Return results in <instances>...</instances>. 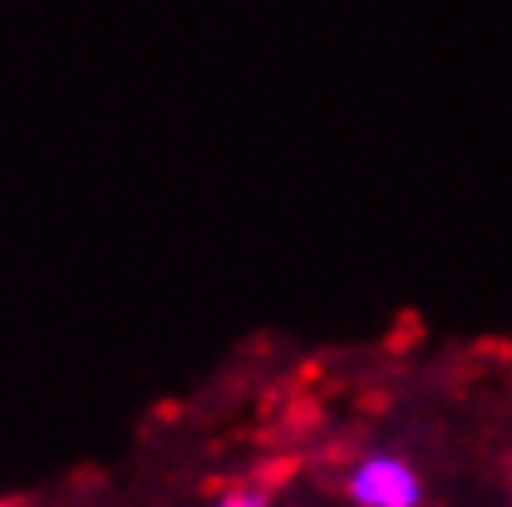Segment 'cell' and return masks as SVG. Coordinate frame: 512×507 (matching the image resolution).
<instances>
[{"mask_svg": "<svg viewBox=\"0 0 512 507\" xmlns=\"http://www.w3.org/2000/svg\"><path fill=\"white\" fill-rule=\"evenodd\" d=\"M345 493H350L355 507H419L424 503V483H419V473L399 453H365L350 468Z\"/></svg>", "mask_w": 512, "mask_h": 507, "instance_id": "6da1fadb", "label": "cell"}, {"mask_svg": "<svg viewBox=\"0 0 512 507\" xmlns=\"http://www.w3.org/2000/svg\"><path fill=\"white\" fill-rule=\"evenodd\" d=\"M212 507H271V498H266V488H227Z\"/></svg>", "mask_w": 512, "mask_h": 507, "instance_id": "7a4b0ae2", "label": "cell"}]
</instances>
